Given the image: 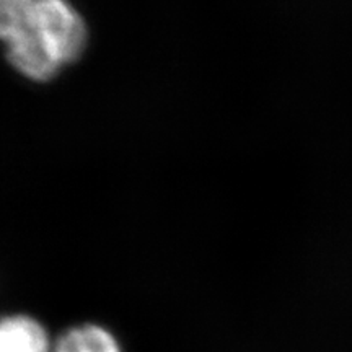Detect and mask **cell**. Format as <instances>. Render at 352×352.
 <instances>
[{
    "instance_id": "cell-4",
    "label": "cell",
    "mask_w": 352,
    "mask_h": 352,
    "mask_svg": "<svg viewBox=\"0 0 352 352\" xmlns=\"http://www.w3.org/2000/svg\"><path fill=\"white\" fill-rule=\"evenodd\" d=\"M36 0H0V41L8 44L32 28Z\"/></svg>"
},
{
    "instance_id": "cell-1",
    "label": "cell",
    "mask_w": 352,
    "mask_h": 352,
    "mask_svg": "<svg viewBox=\"0 0 352 352\" xmlns=\"http://www.w3.org/2000/svg\"><path fill=\"white\" fill-rule=\"evenodd\" d=\"M32 28L63 67L76 63L85 51L87 25L69 0H36Z\"/></svg>"
},
{
    "instance_id": "cell-3",
    "label": "cell",
    "mask_w": 352,
    "mask_h": 352,
    "mask_svg": "<svg viewBox=\"0 0 352 352\" xmlns=\"http://www.w3.org/2000/svg\"><path fill=\"white\" fill-rule=\"evenodd\" d=\"M52 352H122V347L108 328L83 323L60 334L52 344Z\"/></svg>"
},
{
    "instance_id": "cell-2",
    "label": "cell",
    "mask_w": 352,
    "mask_h": 352,
    "mask_svg": "<svg viewBox=\"0 0 352 352\" xmlns=\"http://www.w3.org/2000/svg\"><path fill=\"white\" fill-rule=\"evenodd\" d=\"M50 333L36 318L16 314L0 318V352H52Z\"/></svg>"
}]
</instances>
